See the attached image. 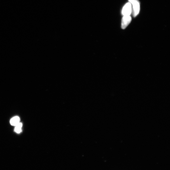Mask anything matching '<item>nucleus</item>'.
<instances>
[{"instance_id": "3", "label": "nucleus", "mask_w": 170, "mask_h": 170, "mask_svg": "<svg viewBox=\"0 0 170 170\" xmlns=\"http://www.w3.org/2000/svg\"><path fill=\"white\" fill-rule=\"evenodd\" d=\"M132 20L130 16H124L123 17L121 22V28L122 29H126L129 25Z\"/></svg>"}, {"instance_id": "5", "label": "nucleus", "mask_w": 170, "mask_h": 170, "mask_svg": "<svg viewBox=\"0 0 170 170\" xmlns=\"http://www.w3.org/2000/svg\"><path fill=\"white\" fill-rule=\"evenodd\" d=\"M22 126L23 124L22 123H19L17 125L15 126L14 130L15 132L18 134L21 132Z\"/></svg>"}, {"instance_id": "2", "label": "nucleus", "mask_w": 170, "mask_h": 170, "mask_svg": "<svg viewBox=\"0 0 170 170\" xmlns=\"http://www.w3.org/2000/svg\"><path fill=\"white\" fill-rule=\"evenodd\" d=\"M132 5L130 2H128L124 5L122 10V15L124 16H130L132 14Z\"/></svg>"}, {"instance_id": "1", "label": "nucleus", "mask_w": 170, "mask_h": 170, "mask_svg": "<svg viewBox=\"0 0 170 170\" xmlns=\"http://www.w3.org/2000/svg\"><path fill=\"white\" fill-rule=\"evenodd\" d=\"M132 5V14L134 17H136L140 10V3L138 0H128Z\"/></svg>"}, {"instance_id": "4", "label": "nucleus", "mask_w": 170, "mask_h": 170, "mask_svg": "<svg viewBox=\"0 0 170 170\" xmlns=\"http://www.w3.org/2000/svg\"><path fill=\"white\" fill-rule=\"evenodd\" d=\"M20 119L18 116H15L12 118L10 119V123L11 125L13 126H16L20 122Z\"/></svg>"}]
</instances>
